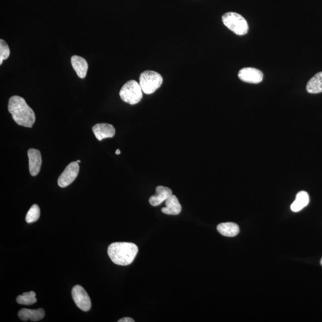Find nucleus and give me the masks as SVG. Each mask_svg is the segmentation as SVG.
<instances>
[{
	"label": "nucleus",
	"instance_id": "nucleus-17",
	"mask_svg": "<svg viewBox=\"0 0 322 322\" xmlns=\"http://www.w3.org/2000/svg\"><path fill=\"white\" fill-rule=\"evenodd\" d=\"M310 201L308 193L305 191H301L297 193L296 198L291 205V210L293 212H298L302 210L309 204Z\"/></svg>",
	"mask_w": 322,
	"mask_h": 322
},
{
	"label": "nucleus",
	"instance_id": "nucleus-3",
	"mask_svg": "<svg viewBox=\"0 0 322 322\" xmlns=\"http://www.w3.org/2000/svg\"><path fill=\"white\" fill-rule=\"evenodd\" d=\"M222 21L224 25L235 34L244 35L248 32V24L246 19L235 12H228L224 14Z\"/></svg>",
	"mask_w": 322,
	"mask_h": 322
},
{
	"label": "nucleus",
	"instance_id": "nucleus-8",
	"mask_svg": "<svg viewBox=\"0 0 322 322\" xmlns=\"http://www.w3.org/2000/svg\"><path fill=\"white\" fill-rule=\"evenodd\" d=\"M238 77L244 82L259 83L263 80V74L257 69L244 68L239 72Z\"/></svg>",
	"mask_w": 322,
	"mask_h": 322
},
{
	"label": "nucleus",
	"instance_id": "nucleus-2",
	"mask_svg": "<svg viewBox=\"0 0 322 322\" xmlns=\"http://www.w3.org/2000/svg\"><path fill=\"white\" fill-rule=\"evenodd\" d=\"M138 250V247L133 243L115 242L110 244L107 253L113 263L128 265L132 263Z\"/></svg>",
	"mask_w": 322,
	"mask_h": 322
},
{
	"label": "nucleus",
	"instance_id": "nucleus-1",
	"mask_svg": "<svg viewBox=\"0 0 322 322\" xmlns=\"http://www.w3.org/2000/svg\"><path fill=\"white\" fill-rule=\"evenodd\" d=\"M8 112L16 123L21 126L32 128L35 122V115L23 98L14 95L10 98L8 104Z\"/></svg>",
	"mask_w": 322,
	"mask_h": 322
},
{
	"label": "nucleus",
	"instance_id": "nucleus-15",
	"mask_svg": "<svg viewBox=\"0 0 322 322\" xmlns=\"http://www.w3.org/2000/svg\"><path fill=\"white\" fill-rule=\"evenodd\" d=\"M217 231L226 237H235L240 233V228L237 224L232 222L219 224L217 227Z\"/></svg>",
	"mask_w": 322,
	"mask_h": 322
},
{
	"label": "nucleus",
	"instance_id": "nucleus-13",
	"mask_svg": "<svg viewBox=\"0 0 322 322\" xmlns=\"http://www.w3.org/2000/svg\"><path fill=\"white\" fill-rule=\"evenodd\" d=\"M71 64L77 76L80 79H84L87 73L88 65L85 59L82 57L74 55L71 58Z\"/></svg>",
	"mask_w": 322,
	"mask_h": 322
},
{
	"label": "nucleus",
	"instance_id": "nucleus-18",
	"mask_svg": "<svg viewBox=\"0 0 322 322\" xmlns=\"http://www.w3.org/2000/svg\"><path fill=\"white\" fill-rule=\"evenodd\" d=\"M35 296L36 294L34 291L25 292L17 297L16 301L18 304L22 305H31L37 302V298Z\"/></svg>",
	"mask_w": 322,
	"mask_h": 322
},
{
	"label": "nucleus",
	"instance_id": "nucleus-7",
	"mask_svg": "<svg viewBox=\"0 0 322 322\" xmlns=\"http://www.w3.org/2000/svg\"><path fill=\"white\" fill-rule=\"evenodd\" d=\"M79 163L73 162L69 164L59 177L58 181L59 186L64 188L70 185L76 180L79 175Z\"/></svg>",
	"mask_w": 322,
	"mask_h": 322
},
{
	"label": "nucleus",
	"instance_id": "nucleus-21",
	"mask_svg": "<svg viewBox=\"0 0 322 322\" xmlns=\"http://www.w3.org/2000/svg\"><path fill=\"white\" fill-rule=\"evenodd\" d=\"M133 319L130 318H124L118 321V322H134Z\"/></svg>",
	"mask_w": 322,
	"mask_h": 322
},
{
	"label": "nucleus",
	"instance_id": "nucleus-16",
	"mask_svg": "<svg viewBox=\"0 0 322 322\" xmlns=\"http://www.w3.org/2000/svg\"><path fill=\"white\" fill-rule=\"evenodd\" d=\"M307 92L310 94L322 92V72L316 74L309 80L306 86Z\"/></svg>",
	"mask_w": 322,
	"mask_h": 322
},
{
	"label": "nucleus",
	"instance_id": "nucleus-14",
	"mask_svg": "<svg viewBox=\"0 0 322 322\" xmlns=\"http://www.w3.org/2000/svg\"><path fill=\"white\" fill-rule=\"evenodd\" d=\"M163 213L176 216L181 213V206L177 196L172 195L165 201V207L161 210Z\"/></svg>",
	"mask_w": 322,
	"mask_h": 322
},
{
	"label": "nucleus",
	"instance_id": "nucleus-4",
	"mask_svg": "<svg viewBox=\"0 0 322 322\" xmlns=\"http://www.w3.org/2000/svg\"><path fill=\"white\" fill-rule=\"evenodd\" d=\"M163 82L162 77L154 71L143 72L139 78V84L146 94H153L161 87Z\"/></svg>",
	"mask_w": 322,
	"mask_h": 322
},
{
	"label": "nucleus",
	"instance_id": "nucleus-19",
	"mask_svg": "<svg viewBox=\"0 0 322 322\" xmlns=\"http://www.w3.org/2000/svg\"><path fill=\"white\" fill-rule=\"evenodd\" d=\"M40 217V209L37 204L32 206L26 214V222L28 223H32L39 219Z\"/></svg>",
	"mask_w": 322,
	"mask_h": 322
},
{
	"label": "nucleus",
	"instance_id": "nucleus-24",
	"mask_svg": "<svg viewBox=\"0 0 322 322\" xmlns=\"http://www.w3.org/2000/svg\"><path fill=\"white\" fill-rule=\"evenodd\" d=\"M321 264L322 265V258L321 259Z\"/></svg>",
	"mask_w": 322,
	"mask_h": 322
},
{
	"label": "nucleus",
	"instance_id": "nucleus-23",
	"mask_svg": "<svg viewBox=\"0 0 322 322\" xmlns=\"http://www.w3.org/2000/svg\"><path fill=\"white\" fill-rule=\"evenodd\" d=\"M77 162L80 163V160H78V161H77Z\"/></svg>",
	"mask_w": 322,
	"mask_h": 322
},
{
	"label": "nucleus",
	"instance_id": "nucleus-5",
	"mask_svg": "<svg viewBox=\"0 0 322 322\" xmlns=\"http://www.w3.org/2000/svg\"><path fill=\"white\" fill-rule=\"evenodd\" d=\"M119 95L124 102L134 105L142 99L143 91L139 83L135 80H130L122 86Z\"/></svg>",
	"mask_w": 322,
	"mask_h": 322
},
{
	"label": "nucleus",
	"instance_id": "nucleus-11",
	"mask_svg": "<svg viewBox=\"0 0 322 322\" xmlns=\"http://www.w3.org/2000/svg\"><path fill=\"white\" fill-rule=\"evenodd\" d=\"M172 195V190L169 188L162 186H158L156 188V194L149 198V203L153 207H157Z\"/></svg>",
	"mask_w": 322,
	"mask_h": 322
},
{
	"label": "nucleus",
	"instance_id": "nucleus-6",
	"mask_svg": "<svg viewBox=\"0 0 322 322\" xmlns=\"http://www.w3.org/2000/svg\"><path fill=\"white\" fill-rule=\"evenodd\" d=\"M72 296L75 303L83 312H88L91 309L90 298L85 289L80 285L75 286L72 290Z\"/></svg>",
	"mask_w": 322,
	"mask_h": 322
},
{
	"label": "nucleus",
	"instance_id": "nucleus-10",
	"mask_svg": "<svg viewBox=\"0 0 322 322\" xmlns=\"http://www.w3.org/2000/svg\"><path fill=\"white\" fill-rule=\"evenodd\" d=\"M95 137L99 141L104 139L112 138L115 134V129L112 125L106 123L95 124L92 128Z\"/></svg>",
	"mask_w": 322,
	"mask_h": 322
},
{
	"label": "nucleus",
	"instance_id": "nucleus-12",
	"mask_svg": "<svg viewBox=\"0 0 322 322\" xmlns=\"http://www.w3.org/2000/svg\"><path fill=\"white\" fill-rule=\"evenodd\" d=\"M18 316L20 320L23 321L31 320L32 322H38L44 318L45 311L43 309L37 310L22 309L18 312Z\"/></svg>",
	"mask_w": 322,
	"mask_h": 322
},
{
	"label": "nucleus",
	"instance_id": "nucleus-22",
	"mask_svg": "<svg viewBox=\"0 0 322 322\" xmlns=\"http://www.w3.org/2000/svg\"><path fill=\"white\" fill-rule=\"evenodd\" d=\"M115 154L116 155H119L121 154V152L119 150V149H117V150L116 151Z\"/></svg>",
	"mask_w": 322,
	"mask_h": 322
},
{
	"label": "nucleus",
	"instance_id": "nucleus-20",
	"mask_svg": "<svg viewBox=\"0 0 322 322\" xmlns=\"http://www.w3.org/2000/svg\"><path fill=\"white\" fill-rule=\"evenodd\" d=\"M10 54V50L7 44L5 43L4 40L1 39L0 40V65H2L4 60L8 58Z\"/></svg>",
	"mask_w": 322,
	"mask_h": 322
},
{
	"label": "nucleus",
	"instance_id": "nucleus-9",
	"mask_svg": "<svg viewBox=\"0 0 322 322\" xmlns=\"http://www.w3.org/2000/svg\"><path fill=\"white\" fill-rule=\"evenodd\" d=\"M30 174L36 176L40 172L42 158L40 152L35 149H30L28 151Z\"/></svg>",
	"mask_w": 322,
	"mask_h": 322
}]
</instances>
